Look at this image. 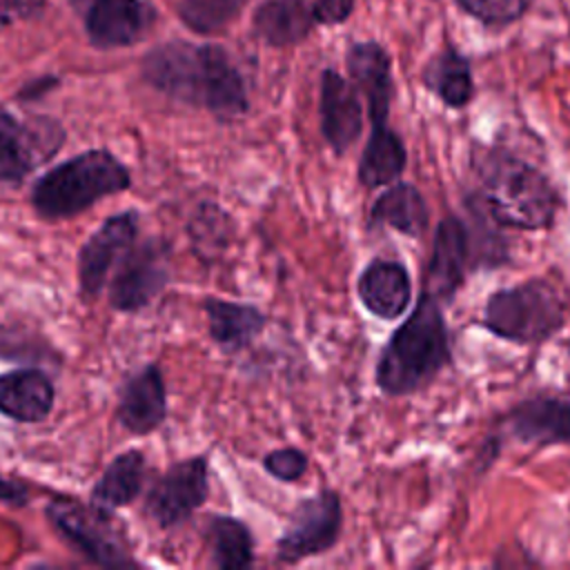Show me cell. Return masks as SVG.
I'll list each match as a JSON object with an SVG mask.
<instances>
[{
	"label": "cell",
	"mask_w": 570,
	"mask_h": 570,
	"mask_svg": "<svg viewBox=\"0 0 570 570\" xmlns=\"http://www.w3.org/2000/svg\"><path fill=\"white\" fill-rule=\"evenodd\" d=\"M142 71L158 91L205 107L218 118H236L247 111L243 76L227 51L216 45H163L147 56Z\"/></svg>",
	"instance_id": "obj_1"
},
{
	"label": "cell",
	"mask_w": 570,
	"mask_h": 570,
	"mask_svg": "<svg viewBox=\"0 0 570 570\" xmlns=\"http://www.w3.org/2000/svg\"><path fill=\"white\" fill-rule=\"evenodd\" d=\"M474 174L483 209L494 223L517 229H546L552 225L559 196L550 180L525 160L492 147L474 156Z\"/></svg>",
	"instance_id": "obj_2"
},
{
	"label": "cell",
	"mask_w": 570,
	"mask_h": 570,
	"mask_svg": "<svg viewBox=\"0 0 570 570\" xmlns=\"http://www.w3.org/2000/svg\"><path fill=\"white\" fill-rule=\"evenodd\" d=\"M450 363V336L441 303L423 292L410 318L392 334L376 363V383L399 396L428 385Z\"/></svg>",
	"instance_id": "obj_3"
},
{
	"label": "cell",
	"mask_w": 570,
	"mask_h": 570,
	"mask_svg": "<svg viewBox=\"0 0 570 570\" xmlns=\"http://www.w3.org/2000/svg\"><path fill=\"white\" fill-rule=\"evenodd\" d=\"M127 187V167L114 154L91 149L47 171L33 185L31 203L45 218H69Z\"/></svg>",
	"instance_id": "obj_4"
},
{
	"label": "cell",
	"mask_w": 570,
	"mask_h": 570,
	"mask_svg": "<svg viewBox=\"0 0 570 570\" xmlns=\"http://www.w3.org/2000/svg\"><path fill=\"white\" fill-rule=\"evenodd\" d=\"M563 303L543 281H528L494 292L483 309V325L514 343H541L563 327Z\"/></svg>",
	"instance_id": "obj_5"
},
{
	"label": "cell",
	"mask_w": 570,
	"mask_h": 570,
	"mask_svg": "<svg viewBox=\"0 0 570 570\" xmlns=\"http://www.w3.org/2000/svg\"><path fill=\"white\" fill-rule=\"evenodd\" d=\"M343 525L341 499L334 490H321L314 497L301 499L276 543V557L281 563H298L307 557L327 552Z\"/></svg>",
	"instance_id": "obj_6"
},
{
	"label": "cell",
	"mask_w": 570,
	"mask_h": 570,
	"mask_svg": "<svg viewBox=\"0 0 570 570\" xmlns=\"http://www.w3.org/2000/svg\"><path fill=\"white\" fill-rule=\"evenodd\" d=\"M51 523L78 548L85 557L100 566H127V548L109 514L100 508H89L71 499H56L47 505Z\"/></svg>",
	"instance_id": "obj_7"
},
{
	"label": "cell",
	"mask_w": 570,
	"mask_h": 570,
	"mask_svg": "<svg viewBox=\"0 0 570 570\" xmlns=\"http://www.w3.org/2000/svg\"><path fill=\"white\" fill-rule=\"evenodd\" d=\"M345 65L354 87L365 96L372 122L370 138L394 134L387 125L392 102V60L383 45L374 40L354 42L345 53Z\"/></svg>",
	"instance_id": "obj_8"
},
{
	"label": "cell",
	"mask_w": 570,
	"mask_h": 570,
	"mask_svg": "<svg viewBox=\"0 0 570 570\" xmlns=\"http://www.w3.org/2000/svg\"><path fill=\"white\" fill-rule=\"evenodd\" d=\"M207 499V459L194 456L174 463L151 488L147 512L158 525H176Z\"/></svg>",
	"instance_id": "obj_9"
},
{
	"label": "cell",
	"mask_w": 570,
	"mask_h": 570,
	"mask_svg": "<svg viewBox=\"0 0 570 570\" xmlns=\"http://www.w3.org/2000/svg\"><path fill=\"white\" fill-rule=\"evenodd\" d=\"M167 249L158 240L129 247L111 283L109 301L116 309L134 312L145 307L167 283Z\"/></svg>",
	"instance_id": "obj_10"
},
{
	"label": "cell",
	"mask_w": 570,
	"mask_h": 570,
	"mask_svg": "<svg viewBox=\"0 0 570 570\" xmlns=\"http://www.w3.org/2000/svg\"><path fill=\"white\" fill-rule=\"evenodd\" d=\"M138 234V214L120 212L107 218L82 245L78 256V278L85 294H98L116 261L134 245Z\"/></svg>",
	"instance_id": "obj_11"
},
{
	"label": "cell",
	"mask_w": 570,
	"mask_h": 570,
	"mask_svg": "<svg viewBox=\"0 0 570 570\" xmlns=\"http://www.w3.org/2000/svg\"><path fill=\"white\" fill-rule=\"evenodd\" d=\"M321 131L336 154H345L363 131L358 89L336 69H325L321 76Z\"/></svg>",
	"instance_id": "obj_12"
},
{
	"label": "cell",
	"mask_w": 570,
	"mask_h": 570,
	"mask_svg": "<svg viewBox=\"0 0 570 570\" xmlns=\"http://www.w3.org/2000/svg\"><path fill=\"white\" fill-rule=\"evenodd\" d=\"M472 238L468 225L456 216H445L434 236V249L428 265L425 285L439 303L450 301L468 272Z\"/></svg>",
	"instance_id": "obj_13"
},
{
	"label": "cell",
	"mask_w": 570,
	"mask_h": 570,
	"mask_svg": "<svg viewBox=\"0 0 570 570\" xmlns=\"http://www.w3.org/2000/svg\"><path fill=\"white\" fill-rule=\"evenodd\" d=\"M53 129L45 134L40 127L24 125L0 107V183H20L42 158L53 154L60 147Z\"/></svg>",
	"instance_id": "obj_14"
},
{
	"label": "cell",
	"mask_w": 570,
	"mask_h": 570,
	"mask_svg": "<svg viewBox=\"0 0 570 570\" xmlns=\"http://www.w3.org/2000/svg\"><path fill=\"white\" fill-rule=\"evenodd\" d=\"M85 7L87 36L96 47H125L145 29L140 0H73Z\"/></svg>",
	"instance_id": "obj_15"
},
{
	"label": "cell",
	"mask_w": 570,
	"mask_h": 570,
	"mask_svg": "<svg viewBox=\"0 0 570 570\" xmlns=\"http://www.w3.org/2000/svg\"><path fill=\"white\" fill-rule=\"evenodd\" d=\"M358 296L374 316L394 321L412 298L410 274L396 261H372L358 278Z\"/></svg>",
	"instance_id": "obj_16"
},
{
	"label": "cell",
	"mask_w": 570,
	"mask_h": 570,
	"mask_svg": "<svg viewBox=\"0 0 570 570\" xmlns=\"http://www.w3.org/2000/svg\"><path fill=\"white\" fill-rule=\"evenodd\" d=\"M510 432L523 443H570V403L554 396H534L510 412Z\"/></svg>",
	"instance_id": "obj_17"
},
{
	"label": "cell",
	"mask_w": 570,
	"mask_h": 570,
	"mask_svg": "<svg viewBox=\"0 0 570 570\" xmlns=\"http://www.w3.org/2000/svg\"><path fill=\"white\" fill-rule=\"evenodd\" d=\"M165 383L156 365L142 367L125 383L118 403L120 423L134 434H147L156 430L165 419Z\"/></svg>",
	"instance_id": "obj_18"
},
{
	"label": "cell",
	"mask_w": 570,
	"mask_h": 570,
	"mask_svg": "<svg viewBox=\"0 0 570 570\" xmlns=\"http://www.w3.org/2000/svg\"><path fill=\"white\" fill-rule=\"evenodd\" d=\"M252 22L256 36L269 47H289L312 33L316 18L309 0H263Z\"/></svg>",
	"instance_id": "obj_19"
},
{
	"label": "cell",
	"mask_w": 570,
	"mask_h": 570,
	"mask_svg": "<svg viewBox=\"0 0 570 570\" xmlns=\"http://www.w3.org/2000/svg\"><path fill=\"white\" fill-rule=\"evenodd\" d=\"M53 405V385L38 370H16L0 376V412L36 423L42 421Z\"/></svg>",
	"instance_id": "obj_20"
},
{
	"label": "cell",
	"mask_w": 570,
	"mask_h": 570,
	"mask_svg": "<svg viewBox=\"0 0 570 570\" xmlns=\"http://www.w3.org/2000/svg\"><path fill=\"white\" fill-rule=\"evenodd\" d=\"M421 82L448 107L461 109L474 96L470 60L454 47L436 51L421 71Z\"/></svg>",
	"instance_id": "obj_21"
},
{
	"label": "cell",
	"mask_w": 570,
	"mask_h": 570,
	"mask_svg": "<svg viewBox=\"0 0 570 570\" xmlns=\"http://www.w3.org/2000/svg\"><path fill=\"white\" fill-rule=\"evenodd\" d=\"M428 205L410 183H399L383 191L370 212V225L392 227L405 236H421L428 227Z\"/></svg>",
	"instance_id": "obj_22"
},
{
	"label": "cell",
	"mask_w": 570,
	"mask_h": 570,
	"mask_svg": "<svg viewBox=\"0 0 570 570\" xmlns=\"http://www.w3.org/2000/svg\"><path fill=\"white\" fill-rule=\"evenodd\" d=\"M205 312L212 338L227 350H238L247 345L265 325V316L254 305L207 298Z\"/></svg>",
	"instance_id": "obj_23"
},
{
	"label": "cell",
	"mask_w": 570,
	"mask_h": 570,
	"mask_svg": "<svg viewBox=\"0 0 570 570\" xmlns=\"http://www.w3.org/2000/svg\"><path fill=\"white\" fill-rule=\"evenodd\" d=\"M145 476V456L138 450H129L118 454L107 470L102 472L100 481L94 488V501L102 508H120L131 503Z\"/></svg>",
	"instance_id": "obj_24"
},
{
	"label": "cell",
	"mask_w": 570,
	"mask_h": 570,
	"mask_svg": "<svg viewBox=\"0 0 570 570\" xmlns=\"http://www.w3.org/2000/svg\"><path fill=\"white\" fill-rule=\"evenodd\" d=\"M214 563L223 570L247 568L254 561V541L245 523L232 517H214L209 523Z\"/></svg>",
	"instance_id": "obj_25"
},
{
	"label": "cell",
	"mask_w": 570,
	"mask_h": 570,
	"mask_svg": "<svg viewBox=\"0 0 570 570\" xmlns=\"http://www.w3.org/2000/svg\"><path fill=\"white\" fill-rule=\"evenodd\" d=\"M247 4V0H178L183 22L196 33L223 31Z\"/></svg>",
	"instance_id": "obj_26"
},
{
	"label": "cell",
	"mask_w": 570,
	"mask_h": 570,
	"mask_svg": "<svg viewBox=\"0 0 570 570\" xmlns=\"http://www.w3.org/2000/svg\"><path fill=\"white\" fill-rule=\"evenodd\" d=\"M468 16L485 27H508L523 18L528 0H454Z\"/></svg>",
	"instance_id": "obj_27"
},
{
	"label": "cell",
	"mask_w": 570,
	"mask_h": 570,
	"mask_svg": "<svg viewBox=\"0 0 570 570\" xmlns=\"http://www.w3.org/2000/svg\"><path fill=\"white\" fill-rule=\"evenodd\" d=\"M263 465L278 481L292 483V481H296V479H301L305 474L307 456L301 450H296V448H281V450L269 452L265 456Z\"/></svg>",
	"instance_id": "obj_28"
},
{
	"label": "cell",
	"mask_w": 570,
	"mask_h": 570,
	"mask_svg": "<svg viewBox=\"0 0 570 570\" xmlns=\"http://www.w3.org/2000/svg\"><path fill=\"white\" fill-rule=\"evenodd\" d=\"M356 0H314L312 11L316 18V24H341L352 16Z\"/></svg>",
	"instance_id": "obj_29"
},
{
	"label": "cell",
	"mask_w": 570,
	"mask_h": 570,
	"mask_svg": "<svg viewBox=\"0 0 570 570\" xmlns=\"http://www.w3.org/2000/svg\"><path fill=\"white\" fill-rule=\"evenodd\" d=\"M45 7V0H0V27L27 20Z\"/></svg>",
	"instance_id": "obj_30"
},
{
	"label": "cell",
	"mask_w": 570,
	"mask_h": 570,
	"mask_svg": "<svg viewBox=\"0 0 570 570\" xmlns=\"http://www.w3.org/2000/svg\"><path fill=\"white\" fill-rule=\"evenodd\" d=\"M27 499H29L27 485L0 474V501L11 503V505H22V503H27Z\"/></svg>",
	"instance_id": "obj_31"
}]
</instances>
